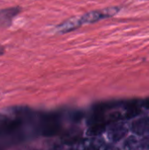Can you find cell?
Masks as SVG:
<instances>
[{
  "instance_id": "obj_1",
  "label": "cell",
  "mask_w": 149,
  "mask_h": 150,
  "mask_svg": "<svg viewBox=\"0 0 149 150\" xmlns=\"http://www.w3.org/2000/svg\"><path fill=\"white\" fill-rule=\"evenodd\" d=\"M119 11V8H118V7H112V8L105 9L104 11H90V12L83 15L81 17V20H82L83 25L95 23V22H97V21H99V20H101L103 18H109V17H112V16L115 15Z\"/></svg>"
},
{
  "instance_id": "obj_2",
  "label": "cell",
  "mask_w": 149,
  "mask_h": 150,
  "mask_svg": "<svg viewBox=\"0 0 149 150\" xmlns=\"http://www.w3.org/2000/svg\"><path fill=\"white\" fill-rule=\"evenodd\" d=\"M21 11L19 7H10L0 9V28L9 27L15 17Z\"/></svg>"
},
{
  "instance_id": "obj_3",
  "label": "cell",
  "mask_w": 149,
  "mask_h": 150,
  "mask_svg": "<svg viewBox=\"0 0 149 150\" xmlns=\"http://www.w3.org/2000/svg\"><path fill=\"white\" fill-rule=\"evenodd\" d=\"M128 133L127 127L122 123H115L110 127L108 131V137L113 142H118L122 140Z\"/></svg>"
},
{
  "instance_id": "obj_4",
  "label": "cell",
  "mask_w": 149,
  "mask_h": 150,
  "mask_svg": "<svg viewBox=\"0 0 149 150\" xmlns=\"http://www.w3.org/2000/svg\"><path fill=\"white\" fill-rule=\"evenodd\" d=\"M82 25H83V23L81 20V17H74V18H68L67 20H65L64 22H62L61 24H60L56 27V31H57V33H68V32L77 29Z\"/></svg>"
},
{
  "instance_id": "obj_5",
  "label": "cell",
  "mask_w": 149,
  "mask_h": 150,
  "mask_svg": "<svg viewBox=\"0 0 149 150\" xmlns=\"http://www.w3.org/2000/svg\"><path fill=\"white\" fill-rule=\"evenodd\" d=\"M132 131L138 135L149 134V118L143 117L134 120L132 124Z\"/></svg>"
},
{
  "instance_id": "obj_6",
  "label": "cell",
  "mask_w": 149,
  "mask_h": 150,
  "mask_svg": "<svg viewBox=\"0 0 149 150\" xmlns=\"http://www.w3.org/2000/svg\"><path fill=\"white\" fill-rule=\"evenodd\" d=\"M138 144V141L136 140L135 137H130L128 138L124 144V148L125 149H133L135 148V146Z\"/></svg>"
},
{
  "instance_id": "obj_7",
  "label": "cell",
  "mask_w": 149,
  "mask_h": 150,
  "mask_svg": "<svg viewBox=\"0 0 149 150\" xmlns=\"http://www.w3.org/2000/svg\"><path fill=\"white\" fill-rule=\"evenodd\" d=\"M140 112V109L136 106H130L127 108V112H126V117L127 118H131L133 116H136L138 113Z\"/></svg>"
},
{
  "instance_id": "obj_8",
  "label": "cell",
  "mask_w": 149,
  "mask_h": 150,
  "mask_svg": "<svg viewBox=\"0 0 149 150\" xmlns=\"http://www.w3.org/2000/svg\"><path fill=\"white\" fill-rule=\"evenodd\" d=\"M140 149H149V137L143 139L140 143Z\"/></svg>"
},
{
  "instance_id": "obj_9",
  "label": "cell",
  "mask_w": 149,
  "mask_h": 150,
  "mask_svg": "<svg viewBox=\"0 0 149 150\" xmlns=\"http://www.w3.org/2000/svg\"><path fill=\"white\" fill-rule=\"evenodd\" d=\"M143 106H145L146 108L149 109V98L148 99H147V100H145V101L143 102Z\"/></svg>"
},
{
  "instance_id": "obj_10",
  "label": "cell",
  "mask_w": 149,
  "mask_h": 150,
  "mask_svg": "<svg viewBox=\"0 0 149 150\" xmlns=\"http://www.w3.org/2000/svg\"><path fill=\"white\" fill-rule=\"evenodd\" d=\"M4 53V47L3 46H1V45H0V55H1V54H3Z\"/></svg>"
}]
</instances>
